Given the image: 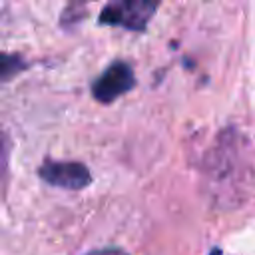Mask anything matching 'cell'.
Masks as SVG:
<instances>
[{"label": "cell", "mask_w": 255, "mask_h": 255, "mask_svg": "<svg viewBox=\"0 0 255 255\" xmlns=\"http://www.w3.org/2000/svg\"><path fill=\"white\" fill-rule=\"evenodd\" d=\"M161 0H108L100 12V24L124 28L129 32H143Z\"/></svg>", "instance_id": "6da1fadb"}, {"label": "cell", "mask_w": 255, "mask_h": 255, "mask_svg": "<svg viewBox=\"0 0 255 255\" xmlns=\"http://www.w3.org/2000/svg\"><path fill=\"white\" fill-rule=\"evenodd\" d=\"M135 86V74L128 62H112L92 84V96L100 104H112Z\"/></svg>", "instance_id": "7a4b0ae2"}, {"label": "cell", "mask_w": 255, "mask_h": 255, "mask_svg": "<svg viewBox=\"0 0 255 255\" xmlns=\"http://www.w3.org/2000/svg\"><path fill=\"white\" fill-rule=\"evenodd\" d=\"M38 177L60 189L68 191H80L92 183L90 169L82 161H60V159H46L38 167Z\"/></svg>", "instance_id": "3957f363"}, {"label": "cell", "mask_w": 255, "mask_h": 255, "mask_svg": "<svg viewBox=\"0 0 255 255\" xmlns=\"http://www.w3.org/2000/svg\"><path fill=\"white\" fill-rule=\"evenodd\" d=\"M26 68V62L16 56V54H8V52H0V82L2 80H10L16 74H20Z\"/></svg>", "instance_id": "277c9868"}, {"label": "cell", "mask_w": 255, "mask_h": 255, "mask_svg": "<svg viewBox=\"0 0 255 255\" xmlns=\"http://www.w3.org/2000/svg\"><path fill=\"white\" fill-rule=\"evenodd\" d=\"M88 255H129V253H126V251L120 249V247H100V249L90 251Z\"/></svg>", "instance_id": "5b68a950"}, {"label": "cell", "mask_w": 255, "mask_h": 255, "mask_svg": "<svg viewBox=\"0 0 255 255\" xmlns=\"http://www.w3.org/2000/svg\"><path fill=\"white\" fill-rule=\"evenodd\" d=\"M6 171V135L0 129V177Z\"/></svg>", "instance_id": "8992f818"}]
</instances>
